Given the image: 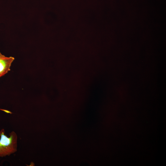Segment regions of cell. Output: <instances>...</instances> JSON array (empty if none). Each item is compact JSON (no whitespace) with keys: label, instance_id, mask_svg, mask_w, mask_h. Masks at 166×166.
Masks as SVG:
<instances>
[{"label":"cell","instance_id":"obj_1","mask_svg":"<svg viewBox=\"0 0 166 166\" xmlns=\"http://www.w3.org/2000/svg\"><path fill=\"white\" fill-rule=\"evenodd\" d=\"M4 129L0 131V157L9 155L17 151V136L12 131L8 137L5 134Z\"/></svg>","mask_w":166,"mask_h":166},{"label":"cell","instance_id":"obj_2","mask_svg":"<svg viewBox=\"0 0 166 166\" xmlns=\"http://www.w3.org/2000/svg\"><path fill=\"white\" fill-rule=\"evenodd\" d=\"M14 60V57H6L0 52V77L10 70V66Z\"/></svg>","mask_w":166,"mask_h":166}]
</instances>
